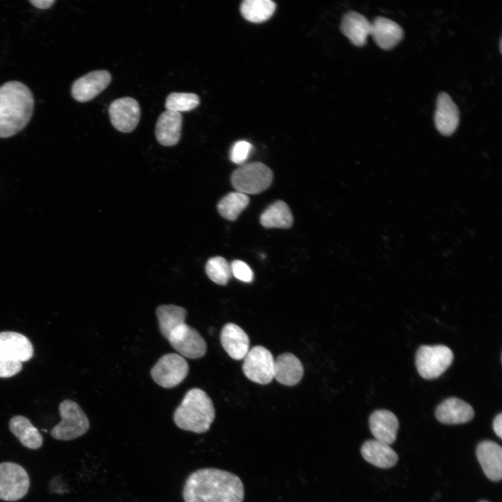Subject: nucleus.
I'll use <instances>...</instances> for the list:
<instances>
[{
  "label": "nucleus",
  "instance_id": "f257e3e1",
  "mask_svg": "<svg viewBox=\"0 0 502 502\" xmlns=\"http://www.w3.org/2000/svg\"><path fill=\"white\" fill-rule=\"evenodd\" d=\"M244 486L231 472L204 468L191 473L183 491L185 502H243Z\"/></svg>",
  "mask_w": 502,
  "mask_h": 502
},
{
  "label": "nucleus",
  "instance_id": "f03ea898",
  "mask_svg": "<svg viewBox=\"0 0 502 502\" xmlns=\"http://www.w3.org/2000/svg\"><path fill=\"white\" fill-rule=\"evenodd\" d=\"M34 99L23 83L10 81L0 86V137L13 136L29 122Z\"/></svg>",
  "mask_w": 502,
  "mask_h": 502
},
{
  "label": "nucleus",
  "instance_id": "7ed1b4c3",
  "mask_svg": "<svg viewBox=\"0 0 502 502\" xmlns=\"http://www.w3.org/2000/svg\"><path fill=\"white\" fill-rule=\"evenodd\" d=\"M215 417L211 399L201 389L189 390L174 413L176 426L197 434L207 432Z\"/></svg>",
  "mask_w": 502,
  "mask_h": 502
},
{
  "label": "nucleus",
  "instance_id": "20e7f679",
  "mask_svg": "<svg viewBox=\"0 0 502 502\" xmlns=\"http://www.w3.org/2000/svg\"><path fill=\"white\" fill-rule=\"evenodd\" d=\"M33 355V344L24 335L0 332V377L8 378L18 374L22 363L30 360Z\"/></svg>",
  "mask_w": 502,
  "mask_h": 502
},
{
  "label": "nucleus",
  "instance_id": "39448f33",
  "mask_svg": "<svg viewBox=\"0 0 502 502\" xmlns=\"http://www.w3.org/2000/svg\"><path fill=\"white\" fill-rule=\"evenodd\" d=\"M61 421L51 430V436L57 440L69 441L84 435L89 428L88 417L75 402L65 400L59 407Z\"/></svg>",
  "mask_w": 502,
  "mask_h": 502
},
{
  "label": "nucleus",
  "instance_id": "423d86ee",
  "mask_svg": "<svg viewBox=\"0 0 502 502\" xmlns=\"http://www.w3.org/2000/svg\"><path fill=\"white\" fill-rule=\"evenodd\" d=\"M271 169L259 162L243 164L231 174V182L237 192L258 194L267 189L273 181Z\"/></svg>",
  "mask_w": 502,
  "mask_h": 502
},
{
  "label": "nucleus",
  "instance_id": "0eeeda50",
  "mask_svg": "<svg viewBox=\"0 0 502 502\" xmlns=\"http://www.w3.org/2000/svg\"><path fill=\"white\" fill-rule=\"evenodd\" d=\"M453 353L445 345H423L416 353V365L424 379H433L441 376L451 365Z\"/></svg>",
  "mask_w": 502,
  "mask_h": 502
},
{
  "label": "nucleus",
  "instance_id": "6e6552de",
  "mask_svg": "<svg viewBox=\"0 0 502 502\" xmlns=\"http://www.w3.org/2000/svg\"><path fill=\"white\" fill-rule=\"evenodd\" d=\"M30 485L26 471L14 462L0 463V499L15 501L23 498Z\"/></svg>",
  "mask_w": 502,
  "mask_h": 502
},
{
  "label": "nucleus",
  "instance_id": "1a4fd4ad",
  "mask_svg": "<svg viewBox=\"0 0 502 502\" xmlns=\"http://www.w3.org/2000/svg\"><path fill=\"white\" fill-rule=\"evenodd\" d=\"M189 372L187 360L172 353L161 356L151 370L153 379L160 386L171 388L182 382Z\"/></svg>",
  "mask_w": 502,
  "mask_h": 502
},
{
  "label": "nucleus",
  "instance_id": "9d476101",
  "mask_svg": "<svg viewBox=\"0 0 502 502\" xmlns=\"http://www.w3.org/2000/svg\"><path fill=\"white\" fill-rule=\"evenodd\" d=\"M275 359L262 346L252 347L244 358L243 371L247 378L259 384H267L274 378Z\"/></svg>",
  "mask_w": 502,
  "mask_h": 502
},
{
  "label": "nucleus",
  "instance_id": "9b49d317",
  "mask_svg": "<svg viewBox=\"0 0 502 502\" xmlns=\"http://www.w3.org/2000/svg\"><path fill=\"white\" fill-rule=\"evenodd\" d=\"M167 340L183 357L197 359L206 352V343L203 337L195 328L186 324L173 330Z\"/></svg>",
  "mask_w": 502,
  "mask_h": 502
},
{
  "label": "nucleus",
  "instance_id": "f8f14e48",
  "mask_svg": "<svg viewBox=\"0 0 502 502\" xmlns=\"http://www.w3.org/2000/svg\"><path fill=\"white\" fill-rule=\"evenodd\" d=\"M109 114L112 124L117 130L130 132L139 123L140 107L138 102L132 98H121L111 103Z\"/></svg>",
  "mask_w": 502,
  "mask_h": 502
},
{
  "label": "nucleus",
  "instance_id": "ddd939ff",
  "mask_svg": "<svg viewBox=\"0 0 502 502\" xmlns=\"http://www.w3.org/2000/svg\"><path fill=\"white\" fill-rule=\"evenodd\" d=\"M112 76L105 70L90 72L76 79L72 85L71 94L78 102L91 100L109 84Z\"/></svg>",
  "mask_w": 502,
  "mask_h": 502
},
{
  "label": "nucleus",
  "instance_id": "4468645a",
  "mask_svg": "<svg viewBox=\"0 0 502 502\" xmlns=\"http://www.w3.org/2000/svg\"><path fill=\"white\" fill-rule=\"evenodd\" d=\"M476 457L486 476L499 481L502 477V448L492 441L480 442L476 448Z\"/></svg>",
  "mask_w": 502,
  "mask_h": 502
},
{
  "label": "nucleus",
  "instance_id": "2eb2a0df",
  "mask_svg": "<svg viewBox=\"0 0 502 502\" xmlns=\"http://www.w3.org/2000/svg\"><path fill=\"white\" fill-rule=\"evenodd\" d=\"M459 122V113L457 105L448 93H441L437 98L434 114L436 129L443 135L449 136L455 131Z\"/></svg>",
  "mask_w": 502,
  "mask_h": 502
},
{
  "label": "nucleus",
  "instance_id": "dca6fc26",
  "mask_svg": "<svg viewBox=\"0 0 502 502\" xmlns=\"http://www.w3.org/2000/svg\"><path fill=\"white\" fill-rule=\"evenodd\" d=\"M436 419L448 425L465 423L474 416L472 406L464 400L457 397H450L442 402L435 411Z\"/></svg>",
  "mask_w": 502,
  "mask_h": 502
},
{
  "label": "nucleus",
  "instance_id": "f3484780",
  "mask_svg": "<svg viewBox=\"0 0 502 502\" xmlns=\"http://www.w3.org/2000/svg\"><path fill=\"white\" fill-rule=\"evenodd\" d=\"M223 349L234 360L245 358L250 347V340L246 333L238 325L229 323L225 325L220 333Z\"/></svg>",
  "mask_w": 502,
  "mask_h": 502
},
{
  "label": "nucleus",
  "instance_id": "a211bd4d",
  "mask_svg": "<svg viewBox=\"0 0 502 502\" xmlns=\"http://www.w3.org/2000/svg\"><path fill=\"white\" fill-rule=\"evenodd\" d=\"M369 424L376 440L388 445L395 441L399 421L393 412L386 409L376 410L370 416Z\"/></svg>",
  "mask_w": 502,
  "mask_h": 502
},
{
  "label": "nucleus",
  "instance_id": "6ab92c4d",
  "mask_svg": "<svg viewBox=\"0 0 502 502\" xmlns=\"http://www.w3.org/2000/svg\"><path fill=\"white\" fill-rule=\"evenodd\" d=\"M370 35L379 47L387 50L393 48L403 38L404 31L394 21L376 17L371 22Z\"/></svg>",
  "mask_w": 502,
  "mask_h": 502
},
{
  "label": "nucleus",
  "instance_id": "aec40b11",
  "mask_svg": "<svg viewBox=\"0 0 502 502\" xmlns=\"http://www.w3.org/2000/svg\"><path fill=\"white\" fill-rule=\"evenodd\" d=\"M183 117L181 113L166 110L158 117L155 125V137L163 146H174L181 137Z\"/></svg>",
  "mask_w": 502,
  "mask_h": 502
},
{
  "label": "nucleus",
  "instance_id": "412c9836",
  "mask_svg": "<svg viewBox=\"0 0 502 502\" xmlns=\"http://www.w3.org/2000/svg\"><path fill=\"white\" fill-rule=\"evenodd\" d=\"M304 373L301 360L294 354L285 353L279 356L274 363V378L281 384L294 386Z\"/></svg>",
  "mask_w": 502,
  "mask_h": 502
},
{
  "label": "nucleus",
  "instance_id": "4be33fe9",
  "mask_svg": "<svg viewBox=\"0 0 502 502\" xmlns=\"http://www.w3.org/2000/svg\"><path fill=\"white\" fill-rule=\"evenodd\" d=\"M340 29L351 43L362 47L366 44L367 38L370 35L371 22L363 15L349 11L342 17Z\"/></svg>",
  "mask_w": 502,
  "mask_h": 502
},
{
  "label": "nucleus",
  "instance_id": "5701e85b",
  "mask_svg": "<svg viewBox=\"0 0 502 502\" xmlns=\"http://www.w3.org/2000/svg\"><path fill=\"white\" fill-rule=\"evenodd\" d=\"M360 451L367 462L382 469L393 466L398 460L397 453L388 444L377 440L365 441Z\"/></svg>",
  "mask_w": 502,
  "mask_h": 502
},
{
  "label": "nucleus",
  "instance_id": "b1692460",
  "mask_svg": "<svg viewBox=\"0 0 502 502\" xmlns=\"http://www.w3.org/2000/svg\"><path fill=\"white\" fill-rule=\"evenodd\" d=\"M8 426L10 431L24 446L30 449L41 447L43 438L26 417L20 415L13 416Z\"/></svg>",
  "mask_w": 502,
  "mask_h": 502
},
{
  "label": "nucleus",
  "instance_id": "393cba45",
  "mask_svg": "<svg viewBox=\"0 0 502 502\" xmlns=\"http://www.w3.org/2000/svg\"><path fill=\"white\" fill-rule=\"evenodd\" d=\"M160 331L167 340L173 330L185 324L187 311L175 305H161L156 309Z\"/></svg>",
  "mask_w": 502,
  "mask_h": 502
},
{
  "label": "nucleus",
  "instance_id": "a878e982",
  "mask_svg": "<svg viewBox=\"0 0 502 502\" xmlns=\"http://www.w3.org/2000/svg\"><path fill=\"white\" fill-rule=\"evenodd\" d=\"M261 225L266 228H289L293 215L287 204L278 200L271 204L261 215Z\"/></svg>",
  "mask_w": 502,
  "mask_h": 502
},
{
  "label": "nucleus",
  "instance_id": "bb28decb",
  "mask_svg": "<svg viewBox=\"0 0 502 502\" xmlns=\"http://www.w3.org/2000/svg\"><path fill=\"white\" fill-rule=\"evenodd\" d=\"M275 8V3L271 0H245L241 5V13L248 21L260 23L268 20Z\"/></svg>",
  "mask_w": 502,
  "mask_h": 502
},
{
  "label": "nucleus",
  "instance_id": "cd10ccee",
  "mask_svg": "<svg viewBox=\"0 0 502 502\" xmlns=\"http://www.w3.org/2000/svg\"><path fill=\"white\" fill-rule=\"evenodd\" d=\"M250 199L247 195L239 192H229L218 204L219 213L224 218L233 221L248 206Z\"/></svg>",
  "mask_w": 502,
  "mask_h": 502
},
{
  "label": "nucleus",
  "instance_id": "c85d7f7f",
  "mask_svg": "<svg viewBox=\"0 0 502 502\" xmlns=\"http://www.w3.org/2000/svg\"><path fill=\"white\" fill-rule=\"evenodd\" d=\"M207 276L213 282L225 285L231 277V267L227 261L222 257L209 259L206 264Z\"/></svg>",
  "mask_w": 502,
  "mask_h": 502
},
{
  "label": "nucleus",
  "instance_id": "c756f323",
  "mask_svg": "<svg viewBox=\"0 0 502 502\" xmlns=\"http://www.w3.org/2000/svg\"><path fill=\"white\" fill-rule=\"evenodd\" d=\"M199 104V98L195 93L173 92L166 99L165 108L166 110L181 113L190 111Z\"/></svg>",
  "mask_w": 502,
  "mask_h": 502
},
{
  "label": "nucleus",
  "instance_id": "7c9ffc66",
  "mask_svg": "<svg viewBox=\"0 0 502 502\" xmlns=\"http://www.w3.org/2000/svg\"><path fill=\"white\" fill-rule=\"evenodd\" d=\"M252 148V144L247 141L241 140L236 142L230 150V160L235 164L243 165L248 158Z\"/></svg>",
  "mask_w": 502,
  "mask_h": 502
},
{
  "label": "nucleus",
  "instance_id": "2f4dec72",
  "mask_svg": "<svg viewBox=\"0 0 502 502\" xmlns=\"http://www.w3.org/2000/svg\"><path fill=\"white\" fill-rule=\"evenodd\" d=\"M231 274L238 280L244 282H251L254 274L250 267L244 261L234 260L230 264Z\"/></svg>",
  "mask_w": 502,
  "mask_h": 502
},
{
  "label": "nucleus",
  "instance_id": "473e14b6",
  "mask_svg": "<svg viewBox=\"0 0 502 502\" xmlns=\"http://www.w3.org/2000/svg\"><path fill=\"white\" fill-rule=\"evenodd\" d=\"M493 429L495 434L500 438H502V413H499L493 421Z\"/></svg>",
  "mask_w": 502,
  "mask_h": 502
},
{
  "label": "nucleus",
  "instance_id": "72a5a7b5",
  "mask_svg": "<svg viewBox=\"0 0 502 502\" xmlns=\"http://www.w3.org/2000/svg\"><path fill=\"white\" fill-rule=\"evenodd\" d=\"M29 2L40 9H47L55 3L54 0H30Z\"/></svg>",
  "mask_w": 502,
  "mask_h": 502
},
{
  "label": "nucleus",
  "instance_id": "f704fd0d",
  "mask_svg": "<svg viewBox=\"0 0 502 502\" xmlns=\"http://www.w3.org/2000/svg\"><path fill=\"white\" fill-rule=\"evenodd\" d=\"M499 47H500V52H501V40H500V45H499Z\"/></svg>",
  "mask_w": 502,
  "mask_h": 502
},
{
  "label": "nucleus",
  "instance_id": "c9c22d12",
  "mask_svg": "<svg viewBox=\"0 0 502 502\" xmlns=\"http://www.w3.org/2000/svg\"><path fill=\"white\" fill-rule=\"evenodd\" d=\"M480 502H489V501H480Z\"/></svg>",
  "mask_w": 502,
  "mask_h": 502
}]
</instances>
